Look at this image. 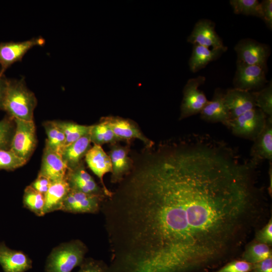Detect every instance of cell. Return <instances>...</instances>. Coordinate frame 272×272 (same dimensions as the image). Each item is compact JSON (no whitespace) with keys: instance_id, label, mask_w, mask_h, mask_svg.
<instances>
[{"instance_id":"6da1fadb","label":"cell","mask_w":272,"mask_h":272,"mask_svg":"<svg viewBox=\"0 0 272 272\" xmlns=\"http://www.w3.org/2000/svg\"><path fill=\"white\" fill-rule=\"evenodd\" d=\"M256 168L209 136L160 147L102 203L111 272H212L254 213Z\"/></svg>"},{"instance_id":"7a4b0ae2","label":"cell","mask_w":272,"mask_h":272,"mask_svg":"<svg viewBox=\"0 0 272 272\" xmlns=\"http://www.w3.org/2000/svg\"><path fill=\"white\" fill-rule=\"evenodd\" d=\"M37 104V98L27 87L24 78L8 79L4 106L8 115L23 120H33Z\"/></svg>"},{"instance_id":"3957f363","label":"cell","mask_w":272,"mask_h":272,"mask_svg":"<svg viewBox=\"0 0 272 272\" xmlns=\"http://www.w3.org/2000/svg\"><path fill=\"white\" fill-rule=\"evenodd\" d=\"M88 251L86 245L79 239L61 243L54 247L46 260L45 272H71L80 266Z\"/></svg>"},{"instance_id":"277c9868","label":"cell","mask_w":272,"mask_h":272,"mask_svg":"<svg viewBox=\"0 0 272 272\" xmlns=\"http://www.w3.org/2000/svg\"><path fill=\"white\" fill-rule=\"evenodd\" d=\"M267 117L261 110L256 107L230 120L227 127L234 135L253 141L263 129Z\"/></svg>"},{"instance_id":"5b68a950","label":"cell","mask_w":272,"mask_h":272,"mask_svg":"<svg viewBox=\"0 0 272 272\" xmlns=\"http://www.w3.org/2000/svg\"><path fill=\"white\" fill-rule=\"evenodd\" d=\"M16 128L10 150L27 162L33 154L37 143L34 120L14 118Z\"/></svg>"},{"instance_id":"8992f818","label":"cell","mask_w":272,"mask_h":272,"mask_svg":"<svg viewBox=\"0 0 272 272\" xmlns=\"http://www.w3.org/2000/svg\"><path fill=\"white\" fill-rule=\"evenodd\" d=\"M205 81L206 78L201 76L188 80L183 90L179 119L199 113L209 102L203 92L198 89Z\"/></svg>"},{"instance_id":"52a82bcc","label":"cell","mask_w":272,"mask_h":272,"mask_svg":"<svg viewBox=\"0 0 272 272\" xmlns=\"http://www.w3.org/2000/svg\"><path fill=\"white\" fill-rule=\"evenodd\" d=\"M45 40L41 37L19 42L0 43V75H4L6 71L14 63L21 61L25 54L36 46H42Z\"/></svg>"},{"instance_id":"ba28073f","label":"cell","mask_w":272,"mask_h":272,"mask_svg":"<svg viewBox=\"0 0 272 272\" xmlns=\"http://www.w3.org/2000/svg\"><path fill=\"white\" fill-rule=\"evenodd\" d=\"M266 71V67L237 61L233 80L234 88L250 91L263 88L267 82Z\"/></svg>"},{"instance_id":"9c48e42d","label":"cell","mask_w":272,"mask_h":272,"mask_svg":"<svg viewBox=\"0 0 272 272\" xmlns=\"http://www.w3.org/2000/svg\"><path fill=\"white\" fill-rule=\"evenodd\" d=\"M234 49L237 53V61L266 67L270 50L266 44L251 39H243L237 43Z\"/></svg>"},{"instance_id":"30bf717a","label":"cell","mask_w":272,"mask_h":272,"mask_svg":"<svg viewBox=\"0 0 272 272\" xmlns=\"http://www.w3.org/2000/svg\"><path fill=\"white\" fill-rule=\"evenodd\" d=\"M105 198L70 189L63 201L61 211L73 214H96L100 211Z\"/></svg>"},{"instance_id":"8fae6325","label":"cell","mask_w":272,"mask_h":272,"mask_svg":"<svg viewBox=\"0 0 272 272\" xmlns=\"http://www.w3.org/2000/svg\"><path fill=\"white\" fill-rule=\"evenodd\" d=\"M65 178L71 190L106 197L102 187L86 171L83 161L74 168L67 169Z\"/></svg>"},{"instance_id":"7c38bea8","label":"cell","mask_w":272,"mask_h":272,"mask_svg":"<svg viewBox=\"0 0 272 272\" xmlns=\"http://www.w3.org/2000/svg\"><path fill=\"white\" fill-rule=\"evenodd\" d=\"M224 101L230 120L256 107L252 91L237 88L228 89L225 92Z\"/></svg>"},{"instance_id":"4fadbf2b","label":"cell","mask_w":272,"mask_h":272,"mask_svg":"<svg viewBox=\"0 0 272 272\" xmlns=\"http://www.w3.org/2000/svg\"><path fill=\"white\" fill-rule=\"evenodd\" d=\"M213 22L208 19H200L195 24L187 41L190 43L210 48L223 47L222 40L216 33Z\"/></svg>"},{"instance_id":"5bb4252c","label":"cell","mask_w":272,"mask_h":272,"mask_svg":"<svg viewBox=\"0 0 272 272\" xmlns=\"http://www.w3.org/2000/svg\"><path fill=\"white\" fill-rule=\"evenodd\" d=\"M85 160L88 167L99 179L106 197L110 196L112 192L106 187L103 180L104 176L111 172V164L108 154L102 146L94 144L86 154Z\"/></svg>"},{"instance_id":"9a60e30c","label":"cell","mask_w":272,"mask_h":272,"mask_svg":"<svg viewBox=\"0 0 272 272\" xmlns=\"http://www.w3.org/2000/svg\"><path fill=\"white\" fill-rule=\"evenodd\" d=\"M107 154L111 164L110 181L113 183H119L133 168L132 161L128 156V147L117 143L111 144Z\"/></svg>"},{"instance_id":"2e32d148","label":"cell","mask_w":272,"mask_h":272,"mask_svg":"<svg viewBox=\"0 0 272 272\" xmlns=\"http://www.w3.org/2000/svg\"><path fill=\"white\" fill-rule=\"evenodd\" d=\"M115 134L122 141L136 139L147 148H152L154 143L147 138L131 120L119 117H103Z\"/></svg>"},{"instance_id":"e0dca14e","label":"cell","mask_w":272,"mask_h":272,"mask_svg":"<svg viewBox=\"0 0 272 272\" xmlns=\"http://www.w3.org/2000/svg\"><path fill=\"white\" fill-rule=\"evenodd\" d=\"M0 265L4 272H26L32 268V261L23 251L11 249L1 242Z\"/></svg>"},{"instance_id":"ac0fdd59","label":"cell","mask_w":272,"mask_h":272,"mask_svg":"<svg viewBox=\"0 0 272 272\" xmlns=\"http://www.w3.org/2000/svg\"><path fill=\"white\" fill-rule=\"evenodd\" d=\"M67 167L61 155L45 145L43 150L41 168L38 174L51 182L65 178Z\"/></svg>"},{"instance_id":"d6986e66","label":"cell","mask_w":272,"mask_h":272,"mask_svg":"<svg viewBox=\"0 0 272 272\" xmlns=\"http://www.w3.org/2000/svg\"><path fill=\"white\" fill-rule=\"evenodd\" d=\"M225 92L220 88L215 90L212 99L209 101L199 113L201 118L209 122H221L227 126L229 112L224 101Z\"/></svg>"},{"instance_id":"ffe728a7","label":"cell","mask_w":272,"mask_h":272,"mask_svg":"<svg viewBox=\"0 0 272 272\" xmlns=\"http://www.w3.org/2000/svg\"><path fill=\"white\" fill-rule=\"evenodd\" d=\"M250 150L251 160L258 164L263 160H272V117H267L265 125L253 141Z\"/></svg>"},{"instance_id":"44dd1931","label":"cell","mask_w":272,"mask_h":272,"mask_svg":"<svg viewBox=\"0 0 272 272\" xmlns=\"http://www.w3.org/2000/svg\"><path fill=\"white\" fill-rule=\"evenodd\" d=\"M91 143L89 133L63 148L60 154L67 169L74 168L83 162V158L91 147Z\"/></svg>"},{"instance_id":"7402d4cb","label":"cell","mask_w":272,"mask_h":272,"mask_svg":"<svg viewBox=\"0 0 272 272\" xmlns=\"http://www.w3.org/2000/svg\"><path fill=\"white\" fill-rule=\"evenodd\" d=\"M70 190L65 178L51 182L45 194L44 215L62 209L63 201Z\"/></svg>"},{"instance_id":"603a6c76","label":"cell","mask_w":272,"mask_h":272,"mask_svg":"<svg viewBox=\"0 0 272 272\" xmlns=\"http://www.w3.org/2000/svg\"><path fill=\"white\" fill-rule=\"evenodd\" d=\"M227 47L210 48L203 46L194 44L191 55L189 60L190 71L197 72L204 68L210 62L219 58L226 51Z\"/></svg>"},{"instance_id":"cb8c5ba5","label":"cell","mask_w":272,"mask_h":272,"mask_svg":"<svg viewBox=\"0 0 272 272\" xmlns=\"http://www.w3.org/2000/svg\"><path fill=\"white\" fill-rule=\"evenodd\" d=\"M90 135L91 143L100 146L122 141L115 134L103 118L98 123L92 125Z\"/></svg>"},{"instance_id":"d4e9b609","label":"cell","mask_w":272,"mask_h":272,"mask_svg":"<svg viewBox=\"0 0 272 272\" xmlns=\"http://www.w3.org/2000/svg\"><path fill=\"white\" fill-rule=\"evenodd\" d=\"M47 135L45 145L53 151L60 154L65 145L64 135L54 120L43 123Z\"/></svg>"},{"instance_id":"484cf974","label":"cell","mask_w":272,"mask_h":272,"mask_svg":"<svg viewBox=\"0 0 272 272\" xmlns=\"http://www.w3.org/2000/svg\"><path fill=\"white\" fill-rule=\"evenodd\" d=\"M55 122L64 135L65 146L90 133L92 127V125H81L70 121L56 120Z\"/></svg>"},{"instance_id":"4316f807","label":"cell","mask_w":272,"mask_h":272,"mask_svg":"<svg viewBox=\"0 0 272 272\" xmlns=\"http://www.w3.org/2000/svg\"><path fill=\"white\" fill-rule=\"evenodd\" d=\"M23 202L25 208L37 216H43L45 195L35 190L30 185L24 190Z\"/></svg>"},{"instance_id":"83f0119b","label":"cell","mask_w":272,"mask_h":272,"mask_svg":"<svg viewBox=\"0 0 272 272\" xmlns=\"http://www.w3.org/2000/svg\"><path fill=\"white\" fill-rule=\"evenodd\" d=\"M271 255L269 245L255 242L248 245L244 251L241 259L251 264L259 262Z\"/></svg>"},{"instance_id":"f1b7e54d","label":"cell","mask_w":272,"mask_h":272,"mask_svg":"<svg viewBox=\"0 0 272 272\" xmlns=\"http://www.w3.org/2000/svg\"><path fill=\"white\" fill-rule=\"evenodd\" d=\"M230 4L235 14L253 16L262 19L261 4L257 0H231Z\"/></svg>"},{"instance_id":"f546056e","label":"cell","mask_w":272,"mask_h":272,"mask_svg":"<svg viewBox=\"0 0 272 272\" xmlns=\"http://www.w3.org/2000/svg\"><path fill=\"white\" fill-rule=\"evenodd\" d=\"M15 128V121L12 117L8 115L0 120V150H10Z\"/></svg>"},{"instance_id":"4dcf8cb0","label":"cell","mask_w":272,"mask_h":272,"mask_svg":"<svg viewBox=\"0 0 272 272\" xmlns=\"http://www.w3.org/2000/svg\"><path fill=\"white\" fill-rule=\"evenodd\" d=\"M256 107L267 117H272V85L270 82L258 91H252Z\"/></svg>"},{"instance_id":"1f68e13d","label":"cell","mask_w":272,"mask_h":272,"mask_svg":"<svg viewBox=\"0 0 272 272\" xmlns=\"http://www.w3.org/2000/svg\"><path fill=\"white\" fill-rule=\"evenodd\" d=\"M26 163L11 150H0V170L13 171Z\"/></svg>"},{"instance_id":"d6a6232c","label":"cell","mask_w":272,"mask_h":272,"mask_svg":"<svg viewBox=\"0 0 272 272\" xmlns=\"http://www.w3.org/2000/svg\"><path fill=\"white\" fill-rule=\"evenodd\" d=\"M253 264L242 259L232 260L212 272H251Z\"/></svg>"},{"instance_id":"836d02e7","label":"cell","mask_w":272,"mask_h":272,"mask_svg":"<svg viewBox=\"0 0 272 272\" xmlns=\"http://www.w3.org/2000/svg\"><path fill=\"white\" fill-rule=\"evenodd\" d=\"M77 272H106L107 264L103 261L85 258Z\"/></svg>"},{"instance_id":"e575fe53","label":"cell","mask_w":272,"mask_h":272,"mask_svg":"<svg viewBox=\"0 0 272 272\" xmlns=\"http://www.w3.org/2000/svg\"><path fill=\"white\" fill-rule=\"evenodd\" d=\"M257 242L271 245L272 243V221L268 222L260 230L256 235Z\"/></svg>"},{"instance_id":"d590c367","label":"cell","mask_w":272,"mask_h":272,"mask_svg":"<svg viewBox=\"0 0 272 272\" xmlns=\"http://www.w3.org/2000/svg\"><path fill=\"white\" fill-rule=\"evenodd\" d=\"M51 182L46 177L38 174L37 177L30 185L37 191L45 195Z\"/></svg>"},{"instance_id":"8d00e7d4","label":"cell","mask_w":272,"mask_h":272,"mask_svg":"<svg viewBox=\"0 0 272 272\" xmlns=\"http://www.w3.org/2000/svg\"><path fill=\"white\" fill-rule=\"evenodd\" d=\"M262 17L267 27L271 30L272 28V1L264 0L261 3Z\"/></svg>"},{"instance_id":"74e56055","label":"cell","mask_w":272,"mask_h":272,"mask_svg":"<svg viewBox=\"0 0 272 272\" xmlns=\"http://www.w3.org/2000/svg\"><path fill=\"white\" fill-rule=\"evenodd\" d=\"M253 264L251 272H272V256Z\"/></svg>"},{"instance_id":"f35d334b","label":"cell","mask_w":272,"mask_h":272,"mask_svg":"<svg viewBox=\"0 0 272 272\" xmlns=\"http://www.w3.org/2000/svg\"><path fill=\"white\" fill-rule=\"evenodd\" d=\"M8 82V79L5 77L4 75H0V110H4Z\"/></svg>"}]
</instances>
